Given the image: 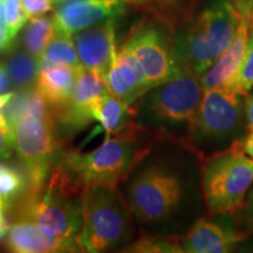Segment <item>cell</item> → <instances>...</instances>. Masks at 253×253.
Here are the masks:
<instances>
[{
    "label": "cell",
    "instance_id": "1",
    "mask_svg": "<svg viewBox=\"0 0 253 253\" xmlns=\"http://www.w3.org/2000/svg\"><path fill=\"white\" fill-rule=\"evenodd\" d=\"M156 136L137 121L112 136L89 153L61 150L54 168L73 185L84 190L93 185L118 186L149 154Z\"/></svg>",
    "mask_w": 253,
    "mask_h": 253
},
{
    "label": "cell",
    "instance_id": "2",
    "mask_svg": "<svg viewBox=\"0 0 253 253\" xmlns=\"http://www.w3.org/2000/svg\"><path fill=\"white\" fill-rule=\"evenodd\" d=\"M243 19L229 0H211L172 38L181 68L201 77L230 46Z\"/></svg>",
    "mask_w": 253,
    "mask_h": 253
},
{
    "label": "cell",
    "instance_id": "3",
    "mask_svg": "<svg viewBox=\"0 0 253 253\" xmlns=\"http://www.w3.org/2000/svg\"><path fill=\"white\" fill-rule=\"evenodd\" d=\"M132 211L118 186H87L82 192V252H104L126 244L134 233Z\"/></svg>",
    "mask_w": 253,
    "mask_h": 253
},
{
    "label": "cell",
    "instance_id": "4",
    "mask_svg": "<svg viewBox=\"0 0 253 253\" xmlns=\"http://www.w3.org/2000/svg\"><path fill=\"white\" fill-rule=\"evenodd\" d=\"M82 192L53 168L42 188L26 190L18 220H28L67 239H77L82 223Z\"/></svg>",
    "mask_w": 253,
    "mask_h": 253
},
{
    "label": "cell",
    "instance_id": "5",
    "mask_svg": "<svg viewBox=\"0 0 253 253\" xmlns=\"http://www.w3.org/2000/svg\"><path fill=\"white\" fill-rule=\"evenodd\" d=\"M252 183L253 158L245 154L239 142L204 158L202 185L205 204L212 216L242 210Z\"/></svg>",
    "mask_w": 253,
    "mask_h": 253
},
{
    "label": "cell",
    "instance_id": "6",
    "mask_svg": "<svg viewBox=\"0 0 253 253\" xmlns=\"http://www.w3.org/2000/svg\"><path fill=\"white\" fill-rule=\"evenodd\" d=\"M204 89L199 75L182 69L178 74L143 95L136 121L154 126H190L201 103Z\"/></svg>",
    "mask_w": 253,
    "mask_h": 253
},
{
    "label": "cell",
    "instance_id": "7",
    "mask_svg": "<svg viewBox=\"0 0 253 253\" xmlns=\"http://www.w3.org/2000/svg\"><path fill=\"white\" fill-rule=\"evenodd\" d=\"M14 150L28 176L27 190L42 188L61 151V136L54 121L27 115L12 126Z\"/></svg>",
    "mask_w": 253,
    "mask_h": 253
},
{
    "label": "cell",
    "instance_id": "8",
    "mask_svg": "<svg viewBox=\"0 0 253 253\" xmlns=\"http://www.w3.org/2000/svg\"><path fill=\"white\" fill-rule=\"evenodd\" d=\"M242 96L233 87L205 89L188 128V145L217 143L235 134L242 125Z\"/></svg>",
    "mask_w": 253,
    "mask_h": 253
},
{
    "label": "cell",
    "instance_id": "9",
    "mask_svg": "<svg viewBox=\"0 0 253 253\" xmlns=\"http://www.w3.org/2000/svg\"><path fill=\"white\" fill-rule=\"evenodd\" d=\"M182 192L181 179L176 173L151 166L132 179L126 201L136 219L143 224H158L173 213Z\"/></svg>",
    "mask_w": 253,
    "mask_h": 253
},
{
    "label": "cell",
    "instance_id": "10",
    "mask_svg": "<svg viewBox=\"0 0 253 253\" xmlns=\"http://www.w3.org/2000/svg\"><path fill=\"white\" fill-rule=\"evenodd\" d=\"M125 43L140 61L150 89L170 80L182 71L172 40L153 24L136 25Z\"/></svg>",
    "mask_w": 253,
    "mask_h": 253
},
{
    "label": "cell",
    "instance_id": "11",
    "mask_svg": "<svg viewBox=\"0 0 253 253\" xmlns=\"http://www.w3.org/2000/svg\"><path fill=\"white\" fill-rule=\"evenodd\" d=\"M109 93L102 77L82 68L71 97L54 110L58 131L63 135H73L86 128L95 121L94 110L96 106Z\"/></svg>",
    "mask_w": 253,
    "mask_h": 253
},
{
    "label": "cell",
    "instance_id": "12",
    "mask_svg": "<svg viewBox=\"0 0 253 253\" xmlns=\"http://www.w3.org/2000/svg\"><path fill=\"white\" fill-rule=\"evenodd\" d=\"M116 19H107L103 23L72 36L84 68L95 72L103 79L112 67L118 50L115 39Z\"/></svg>",
    "mask_w": 253,
    "mask_h": 253
},
{
    "label": "cell",
    "instance_id": "13",
    "mask_svg": "<svg viewBox=\"0 0 253 253\" xmlns=\"http://www.w3.org/2000/svg\"><path fill=\"white\" fill-rule=\"evenodd\" d=\"M104 81L110 94L126 104H134L150 90L140 61L125 42L118 47Z\"/></svg>",
    "mask_w": 253,
    "mask_h": 253
},
{
    "label": "cell",
    "instance_id": "14",
    "mask_svg": "<svg viewBox=\"0 0 253 253\" xmlns=\"http://www.w3.org/2000/svg\"><path fill=\"white\" fill-rule=\"evenodd\" d=\"M5 245L15 253L82 252L77 239H67L28 220H17L9 226Z\"/></svg>",
    "mask_w": 253,
    "mask_h": 253
},
{
    "label": "cell",
    "instance_id": "15",
    "mask_svg": "<svg viewBox=\"0 0 253 253\" xmlns=\"http://www.w3.org/2000/svg\"><path fill=\"white\" fill-rule=\"evenodd\" d=\"M125 0H91L54 11L56 28L69 36L103 23L107 19L119 18L125 13Z\"/></svg>",
    "mask_w": 253,
    "mask_h": 253
},
{
    "label": "cell",
    "instance_id": "16",
    "mask_svg": "<svg viewBox=\"0 0 253 253\" xmlns=\"http://www.w3.org/2000/svg\"><path fill=\"white\" fill-rule=\"evenodd\" d=\"M244 235L205 218L199 219L181 239L183 252L225 253L235 250Z\"/></svg>",
    "mask_w": 253,
    "mask_h": 253
},
{
    "label": "cell",
    "instance_id": "17",
    "mask_svg": "<svg viewBox=\"0 0 253 253\" xmlns=\"http://www.w3.org/2000/svg\"><path fill=\"white\" fill-rule=\"evenodd\" d=\"M249 24L246 18L242 20L232 42L217 61L199 77L203 89L230 87L238 74L244 60L249 41Z\"/></svg>",
    "mask_w": 253,
    "mask_h": 253
},
{
    "label": "cell",
    "instance_id": "18",
    "mask_svg": "<svg viewBox=\"0 0 253 253\" xmlns=\"http://www.w3.org/2000/svg\"><path fill=\"white\" fill-rule=\"evenodd\" d=\"M81 67L67 63L48 62L40 60V71L36 89L50 104L53 112L67 102L78 82Z\"/></svg>",
    "mask_w": 253,
    "mask_h": 253
},
{
    "label": "cell",
    "instance_id": "19",
    "mask_svg": "<svg viewBox=\"0 0 253 253\" xmlns=\"http://www.w3.org/2000/svg\"><path fill=\"white\" fill-rule=\"evenodd\" d=\"M2 115L11 128L19 119L27 115L55 122L53 108L36 88L25 91H14L13 96L2 109Z\"/></svg>",
    "mask_w": 253,
    "mask_h": 253
},
{
    "label": "cell",
    "instance_id": "20",
    "mask_svg": "<svg viewBox=\"0 0 253 253\" xmlns=\"http://www.w3.org/2000/svg\"><path fill=\"white\" fill-rule=\"evenodd\" d=\"M137 109L134 104H126L112 94L106 95L94 110L95 121L100 123L106 136H112L123 130L136 121Z\"/></svg>",
    "mask_w": 253,
    "mask_h": 253
},
{
    "label": "cell",
    "instance_id": "21",
    "mask_svg": "<svg viewBox=\"0 0 253 253\" xmlns=\"http://www.w3.org/2000/svg\"><path fill=\"white\" fill-rule=\"evenodd\" d=\"M15 91L31 90L36 88L40 71V59L26 49H13L4 61Z\"/></svg>",
    "mask_w": 253,
    "mask_h": 253
},
{
    "label": "cell",
    "instance_id": "22",
    "mask_svg": "<svg viewBox=\"0 0 253 253\" xmlns=\"http://www.w3.org/2000/svg\"><path fill=\"white\" fill-rule=\"evenodd\" d=\"M28 188V176L13 164L0 162V217L6 212L18 198L23 197Z\"/></svg>",
    "mask_w": 253,
    "mask_h": 253
},
{
    "label": "cell",
    "instance_id": "23",
    "mask_svg": "<svg viewBox=\"0 0 253 253\" xmlns=\"http://www.w3.org/2000/svg\"><path fill=\"white\" fill-rule=\"evenodd\" d=\"M56 27L53 17H34L25 26L21 45L23 48L37 58H41L50 40L55 36Z\"/></svg>",
    "mask_w": 253,
    "mask_h": 253
},
{
    "label": "cell",
    "instance_id": "24",
    "mask_svg": "<svg viewBox=\"0 0 253 253\" xmlns=\"http://www.w3.org/2000/svg\"><path fill=\"white\" fill-rule=\"evenodd\" d=\"M40 60L48 62L67 63V65L74 66V67H81L82 66L72 36L59 30V28H56L55 36L53 37L48 46L46 47Z\"/></svg>",
    "mask_w": 253,
    "mask_h": 253
},
{
    "label": "cell",
    "instance_id": "25",
    "mask_svg": "<svg viewBox=\"0 0 253 253\" xmlns=\"http://www.w3.org/2000/svg\"><path fill=\"white\" fill-rule=\"evenodd\" d=\"M125 252H137V253H177L183 252L181 239L172 236H151L144 235L135 240L132 244L126 246Z\"/></svg>",
    "mask_w": 253,
    "mask_h": 253
},
{
    "label": "cell",
    "instance_id": "26",
    "mask_svg": "<svg viewBox=\"0 0 253 253\" xmlns=\"http://www.w3.org/2000/svg\"><path fill=\"white\" fill-rule=\"evenodd\" d=\"M230 87H233L244 96L253 88V28L251 33L249 34L248 48H246L244 60L235 81Z\"/></svg>",
    "mask_w": 253,
    "mask_h": 253
},
{
    "label": "cell",
    "instance_id": "27",
    "mask_svg": "<svg viewBox=\"0 0 253 253\" xmlns=\"http://www.w3.org/2000/svg\"><path fill=\"white\" fill-rule=\"evenodd\" d=\"M5 19L8 34L12 40L30 20L21 6L20 0H5Z\"/></svg>",
    "mask_w": 253,
    "mask_h": 253
},
{
    "label": "cell",
    "instance_id": "28",
    "mask_svg": "<svg viewBox=\"0 0 253 253\" xmlns=\"http://www.w3.org/2000/svg\"><path fill=\"white\" fill-rule=\"evenodd\" d=\"M14 149V138L13 130L11 126L6 121V119L2 115V112L0 113V160H5L11 156L12 150Z\"/></svg>",
    "mask_w": 253,
    "mask_h": 253
},
{
    "label": "cell",
    "instance_id": "29",
    "mask_svg": "<svg viewBox=\"0 0 253 253\" xmlns=\"http://www.w3.org/2000/svg\"><path fill=\"white\" fill-rule=\"evenodd\" d=\"M20 2L30 19L40 17L54 9L53 0H20Z\"/></svg>",
    "mask_w": 253,
    "mask_h": 253
},
{
    "label": "cell",
    "instance_id": "30",
    "mask_svg": "<svg viewBox=\"0 0 253 253\" xmlns=\"http://www.w3.org/2000/svg\"><path fill=\"white\" fill-rule=\"evenodd\" d=\"M14 89L12 84L11 78H9L7 69H6L4 62L0 61V94H5Z\"/></svg>",
    "mask_w": 253,
    "mask_h": 253
},
{
    "label": "cell",
    "instance_id": "31",
    "mask_svg": "<svg viewBox=\"0 0 253 253\" xmlns=\"http://www.w3.org/2000/svg\"><path fill=\"white\" fill-rule=\"evenodd\" d=\"M12 38L9 37L7 26L6 25L0 24V53L5 52L6 49L11 46L12 43Z\"/></svg>",
    "mask_w": 253,
    "mask_h": 253
},
{
    "label": "cell",
    "instance_id": "32",
    "mask_svg": "<svg viewBox=\"0 0 253 253\" xmlns=\"http://www.w3.org/2000/svg\"><path fill=\"white\" fill-rule=\"evenodd\" d=\"M245 113H246V122H248L249 132L253 131V94L248 96L245 102Z\"/></svg>",
    "mask_w": 253,
    "mask_h": 253
},
{
    "label": "cell",
    "instance_id": "33",
    "mask_svg": "<svg viewBox=\"0 0 253 253\" xmlns=\"http://www.w3.org/2000/svg\"><path fill=\"white\" fill-rule=\"evenodd\" d=\"M243 149H244L245 154L249 155L250 157L253 158V131L249 132V135L243 140Z\"/></svg>",
    "mask_w": 253,
    "mask_h": 253
},
{
    "label": "cell",
    "instance_id": "34",
    "mask_svg": "<svg viewBox=\"0 0 253 253\" xmlns=\"http://www.w3.org/2000/svg\"><path fill=\"white\" fill-rule=\"evenodd\" d=\"M246 209V216H248V220L249 223L251 224V226L253 227V190L250 192V196L248 198V201L245 202L244 207L243 209Z\"/></svg>",
    "mask_w": 253,
    "mask_h": 253
},
{
    "label": "cell",
    "instance_id": "35",
    "mask_svg": "<svg viewBox=\"0 0 253 253\" xmlns=\"http://www.w3.org/2000/svg\"><path fill=\"white\" fill-rule=\"evenodd\" d=\"M9 224L7 221V218L6 217H0V240L5 239L6 235H7L8 229H9Z\"/></svg>",
    "mask_w": 253,
    "mask_h": 253
},
{
    "label": "cell",
    "instance_id": "36",
    "mask_svg": "<svg viewBox=\"0 0 253 253\" xmlns=\"http://www.w3.org/2000/svg\"><path fill=\"white\" fill-rule=\"evenodd\" d=\"M126 2H130V4L134 5H141V6H149L153 4H156V2H161L163 0H125Z\"/></svg>",
    "mask_w": 253,
    "mask_h": 253
},
{
    "label": "cell",
    "instance_id": "37",
    "mask_svg": "<svg viewBox=\"0 0 253 253\" xmlns=\"http://www.w3.org/2000/svg\"><path fill=\"white\" fill-rule=\"evenodd\" d=\"M14 91H9V93H5V94H0V113L2 112L4 107L7 104V102L11 100V97L13 96Z\"/></svg>",
    "mask_w": 253,
    "mask_h": 253
},
{
    "label": "cell",
    "instance_id": "38",
    "mask_svg": "<svg viewBox=\"0 0 253 253\" xmlns=\"http://www.w3.org/2000/svg\"><path fill=\"white\" fill-rule=\"evenodd\" d=\"M252 21H253V13H252Z\"/></svg>",
    "mask_w": 253,
    "mask_h": 253
}]
</instances>
